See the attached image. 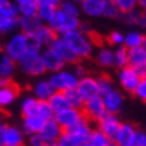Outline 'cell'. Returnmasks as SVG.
I'll return each mask as SVG.
<instances>
[{
  "label": "cell",
  "instance_id": "8fae6325",
  "mask_svg": "<svg viewBox=\"0 0 146 146\" xmlns=\"http://www.w3.org/2000/svg\"><path fill=\"white\" fill-rule=\"evenodd\" d=\"M122 123H123V122L118 118L117 114H109V113H107L97 123V127L99 129V130H102L107 137L110 138L111 141L114 142V139H115V137H117L118 131H119Z\"/></svg>",
  "mask_w": 146,
  "mask_h": 146
},
{
  "label": "cell",
  "instance_id": "836d02e7",
  "mask_svg": "<svg viewBox=\"0 0 146 146\" xmlns=\"http://www.w3.org/2000/svg\"><path fill=\"white\" fill-rule=\"evenodd\" d=\"M56 8L58 7H54L51 4H47V3H40L39 9H38V16L44 24H48L56 12Z\"/></svg>",
  "mask_w": 146,
  "mask_h": 146
},
{
  "label": "cell",
  "instance_id": "4fadbf2b",
  "mask_svg": "<svg viewBox=\"0 0 146 146\" xmlns=\"http://www.w3.org/2000/svg\"><path fill=\"white\" fill-rule=\"evenodd\" d=\"M54 52H56L59 56L62 58L63 60L68 64V66H72V64H75V63L80 62L79 59L76 58V55L72 52V50L67 46V43L63 40L62 36H58L56 39L54 40L52 43L48 46Z\"/></svg>",
  "mask_w": 146,
  "mask_h": 146
},
{
  "label": "cell",
  "instance_id": "52a82bcc",
  "mask_svg": "<svg viewBox=\"0 0 146 146\" xmlns=\"http://www.w3.org/2000/svg\"><path fill=\"white\" fill-rule=\"evenodd\" d=\"M141 79L142 76L130 66L125 67L122 70H118V72H117V80H118L119 86L122 87L123 91H126L129 94L135 93Z\"/></svg>",
  "mask_w": 146,
  "mask_h": 146
},
{
  "label": "cell",
  "instance_id": "6da1fadb",
  "mask_svg": "<svg viewBox=\"0 0 146 146\" xmlns=\"http://www.w3.org/2000/svg\"><path fill=\"white\" fill-rule=\"evenodd\" d=\"M62 38L79 60H86L94 56V52L97 48L94 35H87L80 30H75L63 35Z\"/></svg>",
  "mask_w": 146,
  "mask_h": 146
},
{
  "label": "cell",
  "instance_id": "603a6c76",
  "mask_svg": "<svg viewBox=\"0 0 146 146\" xmlns=\"http://www.w3.org/2000/svg\"><path fill=\"white\" fill-rule=\"evenodd\" d=\"M44 23L40 20L38 15L34 16H20L19 18V30L27 35H34Z\"/></svg>",
  "mask_w": 146,
  "mask_h": 146
},
{
  "label": "cell",
  "instance_id": "d6986e66",
  "mask_svg": "<svg viewBox=\"0 0 146 146\" xmlns=\"http://www.w3.org/2000/svg\"><path fill=\"white\" fill-rule=\"evenodd\" d=\"M19 95V89L15 83L11 82H5L1 83L0 87V106L3 109H7L16 101V98Z\"/></svg>",
  "mask_w": 146,
  "mask_h": 146
},
{
  "label": "cell",
  "instance_id": "ee69618b",
  "mask_svg": "<svg viewBox=\"0 0 146 146\" xmlns=\"http://www.w3.org/2000/svg\"><path fill=\"white\" fill-rule=\"evenodd\" d=\"M105 18L106 19H111V20H117V19H122L123 18V13L121 12V9L118 8V5L115 4V1H111L109 3L106 8V12H105Z\"/></svg>",
  "mask_w": 146,
  "mask_h": 146
},
{
  "label": "cell",
  "instance_id": "5b68a950",
  "mask_svg": "<svg viewBox=\"0 0 146 146\" xmlns=\"http://www.w3.org/2000/svg\"><path fill=\"white\" fill-rule=\"evenodd\" d=\"M50 82L52 83L54 89L60 93H66L71 89H76L79 83V78L75 75V72L72 71L71 67H64L62 70L50 74L48 76Z\"/></svg>",
  "mask_w": 146,
  "mask_h": 146
},
{
  "label": "cell",
  "instance_id": "db71d44e",
  "mask_svg": "<svg viewBox=\"0 0 146 146\" xmlns=\"http://www.w3.org/2000/svg\"><path fill=\"white\" fill-rule=\"evenodd\" d=\"M72 1H74V3H76V4H82V3H83V1H84V0H72Z\"/></svg>",
  "mask_w": 146,
  "mask_h": 146
},
{
  "label": "cell",
  "instance_id": "277c9868",
  "mask_svg": "<svg viewBox=\"0 0 146 146\" xmlns=\"http://www.w3.org/2000/svg\"><path fill=\"white\" fill-rule=\"evenodd\" d=\"M80 23H82L80 18L68 16L67 13H64L62 9L58 7L56 12L54 15V18L51 19V22L48 23V26L56 32L58 36H63L71 31L79 30Z\"/></svg>",
  "mask_w": 146,
  "mask_h": 146
},
{
  "label": "cell",
  "instance_id": "f907efd6",
  "mask_svg": "<svg viewBox=\"0 0 146 146\" xmlns=\"http://www.w3.org/2000/svg\"><path fill=\"white\" fill-rule=\"evenodd\" d=\"M63 0H40V3H47V4H51L54 7H59L62 4Z\"/></svg>",
  "mask_w": 146,
  "mask_h": 146
},
{
  "label": "cell",
  "instance_id": "484cf974",
  "mask_svg": "<svg viewBox=\"0 0 146 146\" xmlns=\"http://www.w3.org/2000/svg\"><path fill=\"white\" fill-rule=\"evenodd\" d=\"M39 99L35 95H26L20 101V113L22 117H31V115H38V109H39Z\"/></svg>",
  "mask_w": 146,
  "mask_h": 146
},
{
  "label": "cell",
  "instance_id": "4316f807",
  "mask_svg": "<svg viewBox=\"0 0 146 146\" xmlns=\"http://www.w3.org/2000/svg\"><path fill=\"white\" fill-rule=\"evenodd\" d=\"M68 131L72 134H75L76 137L80 138V139L86 143V142H89L90 135L93 133V127H91V125H90V121L84 117L83 119L79 121L75 126H72L71 129H68Z\"/></svg>",
  "mask_w": 146,
  "mask_h": 146
},
{
  "label": "cell",
  "instance_id": "f546056e",
  "mask_svg": "<svg viewBox=\"0 0 146 146\" xmlns=\"http://www.w3.org/2000/svg\"><path fill=\"white\" fill-rule=\"evenodd\" d=\"M19 31V18H0V34L9 36Z\"/></svg>",
  "mask_w": 146,
  "mask_h": 146
},
{
  "label": "cell",
  "instance_id": "44dd1931",
  "mask_svg": "<svg viewBox=\"0 0 146 146\" xmlns=\"http://www.w3.org/2000/svg\"><path fill=\"white\" fill-rule=\"evenodd\" d=\"M56 90L54 89L52 83L50 82L48 78L36 80L32 86V95H35L39 101H48L50 98L55 94Z\"/></svg>",
  "mask_w": 146,
  "mask_h": 146
},
{
  "label": "cell",
  "instance_id": "7402d4cb",
  "mask_svg": "<svg viewBox=\"0 0 146 146\" xmlns=\"http://www.w3.org/2000/svg\"><path fill=\"white\" fill-rule=\"evenodd\" d=\"M16 67H18V63L13 59H11L5 54H1V56H0V79H1V83L12 80Z\"/></svg>",
  "mask_w": 146,
  "mask_h": 146
},
{
  "label": "cell",
  "instance_id": "8992f818",
  "mask_svg": "<svg viewBox=\"0 0 146 146\" xmlns=\"http://www.w3.org/2000/svg\"><path fill=\"white\" fill-rule=\"evenodd\" d=\"M24 135L22 127L15 125H0V146H23Z\"/></svg>",
  "mask_w": 146,
  "mask_h": 146
},
{
  "label": "cell",
  "instance_id": "3957f363",
  "mask_svg": "<svg viewBox=\"0 0 146 146\" xmlns=\"http://www.w3.org/2000/svg\"><path fill=\"white\" fill-rule=\"evenodd\" d=\"M18 67L24 75L32 76V78L42 76L47 72L44 64H43V60H42V52L39 51L27 50L26 55L18 62Z\"/></svg>",
  "mask_w": 146,
  "mask_h": 146
},
{
  "label": "cell",
  "instance_id": "f5cc1de1",
  "mask_svg": "<svg viewBox=\"0 0 146 146\" xmlns=\"http://www.w3.org/2000/svg\"><path fill=\"white\" fill-rule=\"evenodd\" d=\"M139 7H141V8H145L146 7V0H139Z\"/></svg>",
  "mask_w": 146,
  "mask_h": 146
},
{
  "label": "cell",
  "instance_id": "f1b7e54d",
  "mask_svg": "<svg viewBox=\"0 0 146 146\" xmlns=\"http://www.w3.org/2000/svg\"><path fill=\"white\" fill-rule=\"evenodd\" d=\"M48 103L51 106V109L54 110V113H55V115L71 107L64 93H60V91H55V94L48 99Z\"/></svg>",
  "mask_w": 146,
  "mask_h": 146
},
{
  "label": "cell",
  "instance_id": "9f6ffc18",
  "mask_svg": "<svg viewBox=\"0 0 146 146\" xmlns=\"http://www.w3.org/2000/svg\"><path fill=\"white\" fill-rule=\"evenodd\" d=\"M82 146H91V145H90L89 142H86V143H83V145H82Z\"/></svg>",
  "mask_w": 146,
  "mask_h": 146
},
{
  "label": "cell",
  "instance_id": "cb8c5ba5",
  "mask_svg": "<svg viewBox=\"0 0 146 146\" xmlns=\"http://www.w3.org/2000/svg\"><path fill=\"white\" fill-rule=\"evenodd\" d=\"M146 43V34L139 30H129L125 34V47L127 50L142 47Z\"/></svg>",
  "mask_w": 146,
  "mask_h": 146
},
{
  "label": "cell",
  "instance_id": "9a60e30c",
  "mask_svg": "<svg viewBox=\"0 0 146 146\" xmlns=\"http://www.w3.org/2000/svg\"><path fill=\"white\" fill-rule=\"evenodd\" d=\"M42 60H43V64H44L47 72H50V74L56 72V71L62 70V68H64L67 66V63L56 52H54L50 47L43 48V51H42Z\"/></svg>",
  "mask_w": 146,
  "mask_h": 146
},
{
  "label": "cell",
  "instance_id": "7bdbcfd3",
  "mask_svg": "<svg viewBox=\"0 0 146 146\" xmlns=\"http://www.w3.org/2000/svg\"><path fill=\"white\" fill-rule=\"evenodd\" d=\"M107 44H110L111 47H114V48L115 47L125 46V34L118 31V30L110 32L109 36H107Z\"/></svg>",
  "mask_w": 146,
  "mask_h": 146
},
{
  "label": "cell",
  "instance_id": "6f0895ef",
  "mask_svg": "<svg viewBox=\"0 0 146 146\" xmlns=\"http://www.w3.org/2000/svg\"><path fill=\"white\" fill-rule=\"evenodd\" d=\"M110 146H117V145H115L114 142H111V145H110Z\"/></svg>",
  "mask_w": 146,
  "mask_h": 146
},
{
  "label": "cell",
  "instance_id": "1f68e13d",
  "mask_svg": "<svg viewBox=\"0 0 146 146\" xmlns=\"http://www.w3.org/2000/svg\"><path fill=\"white\" fill-rule=\"evenodd\" d=\"M84 142L78 138L75 134L70 133L68 130H63L62 135L58 138L56 145L58 146H82Z\"/></svg>",
  "mask_w": 146,
  "mask_h": 146
},
{
  "label": "cell",
  "instance_id": "30bf717a",
  "mask_svg": "<svg viewBox=\"0 0 146 146\" xmlns=\"http://www.w3.org/2000/svg\"><path fill=\"white\" fill-rule=\"evenodd\" d=\"M109 3L110 0H84L80 4L82 15L90 19L105 18V12Z\"/></svg>",
  "mask_w": 146,
  "mask_h": 146
},
{
  "label": "cell",
  "instance_id": "9c48e42d",
  "mask_svg": "<svg viewBox=\"0 0 146 146\" xmlns=\"http://www.w3.org/2000/svg\"><path fill=\"white\" fill-rule=\"evenodd\" d=\"M76 90L79 91V94L82 95L84 102L101 95V90H99V84H98V78H95L93 75H89V74L79 79V83H78Z\"/></svg>",
  "mask_w": 146,
  "mask_h": 146
},
{
  "label": "cell",
  "instance_id": "7a4b0ae2",
  "mask_svg": "<svg viewBox=\"0 0 146 146\" xmlns=\"http://www.w3.org/2000/svg\"><path fill=\"white\" fill-rule=\"evenodd\" d=\"M27 48H28V35L19 30L7 38L5 43L3 44V54L8 55L18 63L26 55Z\"/></svg>",
  "mask_w": 146,
  "mask_h": 146
},
{
  "label": "cell",
  "instance_id": "f35d334b",
  "mask_svg": "<svg viewBox=\"0 0 146 146\" xmlns=\"http://www.w3.org/2000/svg\"><path fill=\"white\" fill-rule=\"evenodd\" d=\"M0 18H20L19 7L13 1L0 5Z\"/></svg>",
  "mask_w": 146,
  "mask_h": 146
},
{
  "label": "cell",
  "instance_id": "5bb4252c",
  "mask_svg": "<svg viewBox=\"0 0 146 146\" xmlns=\"http://www.w3.org/2000/svg\"><path fill=\"white\" fill-rule=\"evenodd\" d=\"M129 66L143 78L146 75V46L129 50Z\"/></svg>",
  "mask_w": 146,
  "mask_h": 146
},
{
  "label": "cell",
  "instance_id": "7dc6e473",
  "mask_svg": "<svg viewBox=\"0 0 146 146\" xmlns=\"http://www.w3.org/2000/svg\"><path fill=\"white\" fill-rule=\"evenodd\" d=\"M71 68H72V71L75 72V75L78 76L79 79H80V78H83V76L87 75V70H86V67H84L80 62L75 63V64H72V66H71Z\"/></svg>",
  "mask_w": 146,
  "mask_h": 146
},
{
  "label": "cell",
  "instance_id": "ab89813d",
  "mask_svg": "<svg viewBox=\"0 0 146 146\" xmlns=\"http://www.w3.org/2000/svg\"><path fill=\"white\" fill-rule=\"evenodd\" d=\"M98 78V84H99V90H101V95H105V94L110 93L115 89L114 82L109 75L106 74H102V75L97 76Z\"/></svg>",
  "mask_w": 146,
  "mask_h": 146
},
{
  "label": "cell",
  "instance_id": "d6a6232c",
  "mask_svg": "<svg viewBox=\"0 0 146 146\" xmlns=\"http://www.w3.org/2000/svg\"><path fill=\"white\" fill-rule=\"evenodd\" d=\"M111 142L113 141L102 130H99L98 127L93 129V133H91L89 139V143L91 146H110Z\"/></svg>",
  "mask_w": 146,
  "mask_h": 146
},
{
  "label": "cell",
  "instance_id": "91938a15",
  "mask_svg": "<svg viewBox=\"0 0 146 146\" xmlns=\"http://www.w3.org/2000/svg\"><path fill=\"white\" fill-rule=\"evenodd\" d=\"M111 1H114V0H111Z\"/></svg>",
  "mask_w": 146,
  "mask_h": 146
},
{
  "label": "cell",
  "instance_id": "4dcf8cb0",
  "mask_svg": "<svg viewBox=\"0 0 146 146\" xmlns=\"http://www.w3.org/2000/svg\"><path fill=\"white\" fill-rule=\"evenodd\" d=\"M129 66V50L125 46L114 48V67L117 70H122Z\"/></svg>",
  "mask_w": 146,
  "mask_h": 146
},
{
  "label": "cell",
  "instance_id": "11a10c76",
  "mask_svg": "<svg viewBox=\"0 0 146 146\" xmlns=\"http://www.w3.org/2000/svg\"><path fill=\"white\" fill-rule=\"evenodd\" d=\"M8 1H11V0H0V5L5 4V3H8Z\"/></svg>",
  "mask_w": 146,
  "mask_h": 146
},
{
  "label": "cell",
  "instance_id": "e0dca14e",
  "mask_svg": "<svg viewBox=\"0 0 146 146\" xmlns=\"http://www.w3.org/2000/svg\"><path fill=\"white\" fill-rule=\"evenodd\" d=\"M137 131L138 129L133 123L123 122L114 139V143L117 146H134V139H135Z\"/></svg>",
  "mask_w": 146,
  "mask_h": 146
},
{
  "label": "cell",
  "instance_id": "2e32d148",
  "mask_svg": "<svg viewBox=\"0 0 146 146\" xmlns=\"http://www.w3.org/2000/svg\"><path fill=\"white\" fill-rule=\"evenodd\" d=\"M94 60L102 68L114 67V47L110 44H101L95 48Z\"/></svg>",
  "mask_w": 146,
  "mask_h": 146
},
{
  "label": "cell",
  "instance_id": "b9f144b4",
  "mask_svg": "<svg viewBox=\"0 0 146 146\" xmlns=\"http://www.w3.org/2000/svg\"><path fill=\"white\" fill-rule=\"evenodd\" d=\"M38 115H39V117H42V118H43V119H46V121L55 118V113H54V110L51 109V106H50L48 101H40L39 102Z\"/></svg>",
  "mask_w": 146,
  "mask_h": 146
},
{
  "label": "cell",
  "instance_id": "bcb514c9",
  "mask_svg": "<svg viewBox=\"0 0 146 146\" xmlns=\"http://www.w3.org/2000/svg\"><path fill=\"white\" fill-rule=\"evenodd\" d=\"M134 95H135L139 101L146 102V75L141 79V82L138 84V87H137V90H135Z\"/></svg>",
  "mask_w": 146,
  "mask_h": 146
},
{
  "label": "cell",
  "instance_id": "83f0119b",
  "mask_svg": "<svg viewBox=\"0 0 146 146\" xmlns=\"http://www.w3.org/2000/svg\"><path fill=\"white\" fill-rule=\"evenodd\" d=\"M34 36L36 38V40L39 42L40 44L46 48V47H48V46L52 43L54 40L56 39L58 34L54 31V30L48 26V24H43V26L40 27L39 30L34 34Z\"/></svg>",
  "mask_w": 146,
  "mask_h": 146
},
{
  "label": "cell",
  "instance_id": "f6af8a7d",
  "mask_svg": "<svg viewBox=\"0 0 146 146\" xmlns=\"http://www.w3.org/2000/svg\"><path fill=\"white\" fill-rule=\"evenodd\" d=\"M28 146H58L56 142L54 141H48L43 138L40 134H35V135H31L28 138Z\"/></svg>",
  "mask_w": 146,
  "mask_h": 146
},
{
  "label": "cell",
  "instance_id": "816d5d0a",
  "mask_svg": "<svg viewBox=\"0 0 146 146\" xmlns=\"http://www.w3.org/2000/svg\"><path fill=\"white\" fill-rule=\"evenodd\" d=\"M11 1H13L16 5H20L23 4V3H26V1H28V0H11Z\"/></svg>",
  "mask_w": 146,
  "mask_h": 146
},
{
  "label": "cell",
  "instance_id": "94428289",
  "mask_svg": "<svg viewBox=\"0 0 146 146\" xmlns=\"http://www.w3.org/2000/svg\"><path fill=\"white\" fill-rule=\"evenodd\" d=\"M145 46H146V43H145Z\"/></svg>",
  "mask_w": 146,
  "mask_h": 146
},
{
  "label": "cell",
  "instance_id": "e575fe53",
  "mask_svg": "<svg viewBox=\"0 0 146 146\" xmlns=\"http://www.w3.org/2000/svg\"><path fill=\"white\" fill-rule=\"evenodd\" d=\"M39 5H40V0H28L26 3L18 5L20 16H34V15H38Z\"/></svg>",
  "mask_w": 146,
  "mask_h": 146
},
{
  "label": "cell",
  "instance_id": "ac0fdd59",
  "mask_svg": "<svg viewBox=\"0 0 146 146\" xmlns=\"http://www.w3.org/2000/svg\"><path fill=\"white\" fill-rule=\"evenodd\" d=\"M102 97H103V102H105V106H106V110L109 114H118L119 113L125 101L123 95L119 90L114 89L113 91L105 94Z\"/></svg>",
  "mask_w": 146,
  "mask_h": 146
},
{
  "label": "cell",
  "instance_id": "7c38bea8",
  "mask_svg": "<svg viewBox=\"0 0 146 146\" xmlns=\"http://www.w3.org/2000/svg\"><path fill=\"white\" fill-rule=\"evenodd\" d=\"M84 118L83 110L80 109H75V107H70L67 110L59 113L55 115V119L58 121V123L62 126L63 130H68L72 126H75L79 121H82Z\"/></svg>",
  "mask_w": 146,
  "mask_h": 146
},
{
  "label": "cell",
  "instance_id": "8d00e7d4",
  "mask_svg": "<svg viewBox=\"0 0 146 146\" xmlns=\"http://www.w3.org/2000/svg\"><path fill=\"white\" fill-rule=\"evenodd\" d=\"M59 8L62 9L64 13L68 16H74V18H80L82 11H80V5L74 3L72 0H63L62 4L59 5Z\"/></svg>",
  "mask_w": 146,
  "mask_h": 146
},
{
  "label": "cell",
  "instance_id": "ba28073f",
  "mask_svg": "<svg viewBox=\"0 0 146 146\" xmlns=\"http://www.w3.org/2000/svg\"><path fill=\"white\" fill-rule=\"evenodd\" d=\"M82 110H83V114L87 119L97 122V123L107 114L106 106H105V102H103V97L102 95L93 98L90 101H86Z\"/></svg>",
  "mask_w": 146,
  "mask_h": 146
},
{
  "label": "cell",
  "instance_id": "74e56055",
  "mask_svg": "<svg viewBox=\"0 0 146 146\" xmlns=\"http://www.w3.org/2000/svg\"><path fill=\"white\" fill-rule=\"evenodd\" d=\"M141 19H142V8L134 9V11H130L127 13H123V18L122 20L125 22V24L129 27H135L138 26L139 27V23H141Z\"/></svg>",
  "mask_w": 146,
  "mask_h": 146
},
{
  "label": "cell",
  "instance_id": "d590c367",
  "mask_svg": "<svg viewBox=\"0 0 146 146\" xmlns=\"http://www.w3.org/2000/svg\"><path fill=\"white\" fill-rule=\"evenodd\" d=\"M64 95H66L67 101H68V103H70L71 107H75V109H83L84 106V99L82 98V95L79 94V91L76 89H71L68 90V91H66L64 93Z\"/></svg>",
  "mask_w": 146,
  "mask_h": 146
},
{
  "label": "cell",
  "instance_id": "ffe728a7",
  "mask_svg": "<svg viewBox=\"0 0 146 146\" xmlns=\"http://www.w3.org/2000/svg\"><path fill=\"white\" fill-rule=\"evenodd\" d=\"M46 119H43L39 115H31V117H24L22 121V130L23 133L31 137L35 134H40L44 127Z\"/></svg>",
  "mask_w": 146,
  "mask_h": 146
},
{
  "label": "cell",
  "instance_id": "d4e9b609",
  "mask_svg": "<svg viewBox=\"0 0 146 146\" xmlns=\"http://www.w3.org/2000/svg\"><path fill=\"white\" fill-rule=\"evenodd\" d=\"M62 133H63L62 126L58 123V121L55 119V118H52V119L46 121L44 127H43V130H42L40 135H42L43 138H46V139H48V141L56 142L58 138L62 135Z\"/></svg>",
  "mask_w": 146,
  "mask_h": 146
},
{
  "label": "cell",
  "instance_id": "60d3db41",
  "mask_svg": "<svg viewBox=\"0 0 146 146\" xmlns=\"http://www.w3.org/2000/svg\"><path fill=\"white\" fill-rule=\"evenodd\" d=\"M114 1L122 13H127L139 8V0H114Z\"/></svg>",
  "mask_w": 146,
  "mask_h": 146
},
{
  "label": "cell",
  "instance_id": "680465c9",
  "mask_svg": "<svg viewBox=\"0 0 146 146\" xmlns=\"http://www.w3.org/2000/svg\"><path fill=\"white\" fill-rule=\"evenodd\" d=\"M145 131H146V126H145Z\"/></svg>",
  "mask_w": 146,
  "mask_h": 146
},
{
  "label": "cell",
  "instance_id": "681fc988",
  "mask_svg": "<svg viewBox=\"0 0 146 146\" xmlns=\"http://www.w3.org/2000/svg\"><path fill=\"white\" fill-rule=\"evenodd\" d=\"M79 30L82 32H84V34H87V35H94L93 27L90 26V23H87V22H82V23H80Z\"/></svg>",
  "mask_w": 146,
  "mask_h": 146
},
{
  "label": "cell",
  "instance_id": "c3c4849f",
  "mask_svg": "<svg viewBox=\"0 0 146 146\" xmlns=\"http://www.w3.org/2000/svg\"><path fill=\"white\" fill-rule=\"evenodd\" d=\"M134 146H146V131L145 130H138L134 139Z\"/></svg>",
  "mask_w": 146,
  "mask_h": 146
}]
</instances>
